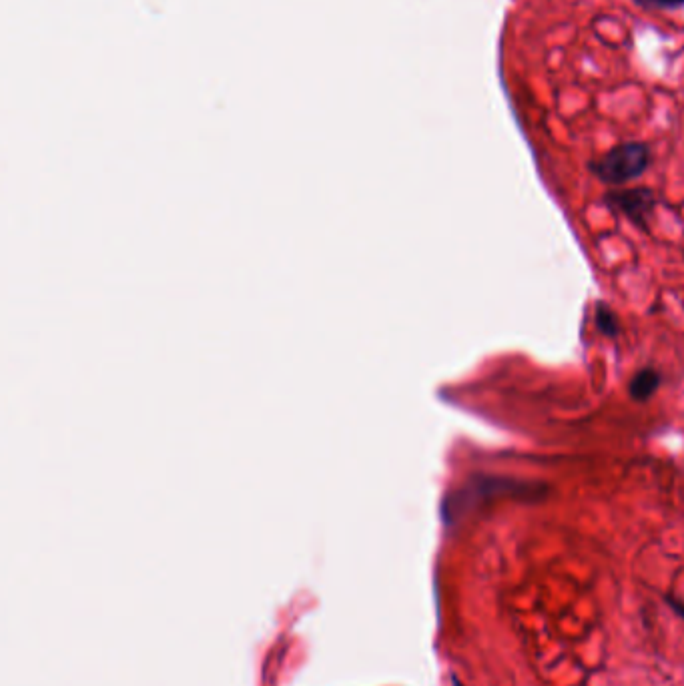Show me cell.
<instances>
[{
    "label": "cell",
    "instance_id": "cell-1",
    "mask_svg": "<svg viewBox=\"0 0 684 686\" xmlns=\"http://www.w3.org/2000/svg\"><path fill=\"white\" fill-rule=\"evenodd\" d=\"M652 163L650 147L642 141H628L612 147L602 157L588 163L592 175L608 185H624L642 177Z\"/></svg>",
    "mask_w": 684,
    "mask_h": 686
},
{
    "label": "cell",
    "instance_id": "cell-2",
    "mask_svg": "<svg viewBox=\"0 0 684 686\" xmlns=\"http://www.w3.org/2000/svg\"><path fill=\"white\" fill-rule=\"evenodd\" d=\"M604 203L612 207L614 211H620L622 215H626L640 229H646L648 227L646 221L654 209V193L646 187L614 189L606 193Z\"/></svg>",
    "mask_w": 684,
    "mask_h": 686
},
{
    "label": "cell",
    "instance_id": "cell-3",
    "mask_svg": "<svg viewBox=\"0 0 684 686\" xmlns=\"http://www.w3.org/2000/svg\"><path fill=\"white\" fill-rule=\"evenodd\" d=\"M660 384H662V376L654 368H642L630 380L628 392H630L632 400L646 402V400H650L654 396V392L660 388Z\"/></svg>",
    "mask_w": 684,
    "mask_h": 686
},
{
    "label": "cell",
    "instance_id": "cell-4",
    "mask_svg": "<svg viewBox=\"0 0 684 686\" xmlns=\"http://www.w3.org/2000/svg\"><path fill=\"white\" fill-rule=\"evenodd\" d=\"M594 321L596 327L602 335L606 337H616L620 327H618V317L614 315V311L606 305V303H598L596 305V313H594Z\"/></svg>",
    "mask_w": 684,
    "mask_h": 686
},
{
    "label": "cell",
    "instance_id": "cell-5",
    "mask_svg": "<svg viewBox=\"0 0 684 686\" xmlns=\"http://www.w3.org/2000/svg\"><path fill=\"white\" fill-rule=\"evenodd\" d=\"M632 3L646 11H680L684 9V0H632Z\"/></svg>",
    "mask_w": 684,
    "mask_h": 686
},
{
    "label": "cell",
    "instance_id": "cell-6",
    "mask_svg": "<svg viewBox=\"0 0 684 686\" xmlns=\"http://www.w3.org/2000/svg\"><path fill=\"white\" fill-rule=\"evenodd\" d=\"M666 602H668L670 608L684 620V602H682V600H676V598H672V596H666Z\"/></svg>",
    "mask_w": 684,
    "mask_h": 686
}]
</instances>
